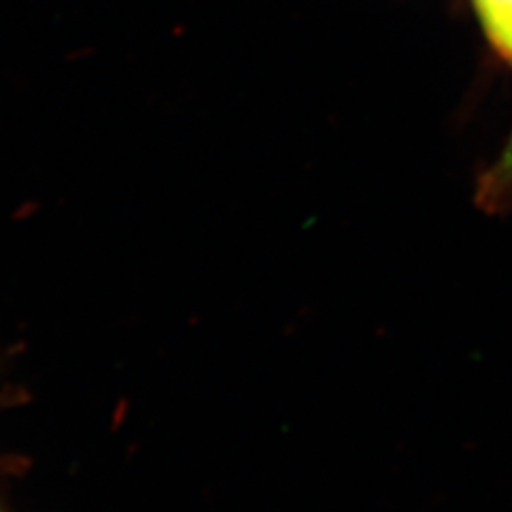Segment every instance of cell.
Returning a JSON list of instances; mask_svg holds the SVG:
<instances>
[{
  "instance_id": "6da1fadb",
  "label": "cell",
  "mask_w": 512,
  "mask_h": 512,
  "mask_svg": "<svg viewBox=\"0 0 512 512\" xmlns=\"http://www.w3.org/2000/svg\"><path fill=\"white\" fill-rule=\"evenodd\" d=\"M476 203L489 214H504L512 207V133L500 158L478 178Z\"/></svg>"
},
{
  "instance_id": "7a4b0ae2",
  "label": "cell",
  "mask_w": 512,
  "mask_h": 512,
  "mask_svg": "<svg viewBox=\"0 0 512 512\" xmlns=\"http://www.w3.org/2000/svg\"><path fill=\"white\" fill-rule=\"evenodd\" d=\"M474 7L493 50L512 60V0H474Z\"/></svg>"
}]
</instances>
